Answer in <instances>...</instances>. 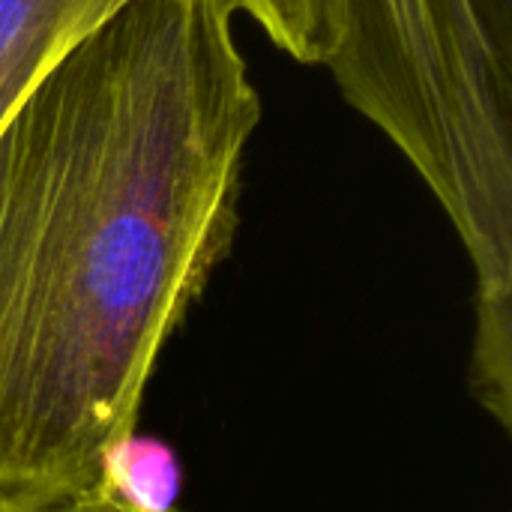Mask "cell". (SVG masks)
Returning <instances> with one entry per match:
<instances>
[{
    "label": "cell",
    "instance_id": "1",
    "mask_svg": "<svg viewBox=\"0 0 512 512\" xmlns=\"http://www.w3.org/2000/svg\"><path fill=\"white\" fill-rule=\"evenodd\" d=\"M231 0H132L0 126V507L93 492L231 255L261 93Z\"/></svg>",
    "mask_w": 512,
    "mask_h": 512
},
{
    "label": "cell",
    "instance_id": "2",
    "mask_svg": "<svg viewBox=\"0 0 512 512\" xmlns=\"http://www.w3.org/2000/svg\"><path fill=\"white\" fill-rule=\"evenodd\" d=\"M342 99L435 195L474 270L468 387L512 384V60L471 0H321Z\"/></svg>",
    "mask_w": 512,
    "mask_h": 512
},
{
    "label": "cell",
    "instance_id": "3",
    "mask_svg": "<svg viewBox=\"0 0 512 512\" xmlns=\"http://www.w3.org/2000/svg\"><path fill=\"white\" fill-rule=\"evenodd\" d=\"M132 0H0V126L96 27Z\"/></svg>",
    "mask_w": 512,
    "mask_h": 512
},
{
    "label": "cell",
    "instance_id": "4",
    "mask_svg": "<svg viewBox=\"0 0 512 512\" xmlns=\"http://www.w3.org/2000/svg\"><path fill=\"white\" fill-rule=\"evenodd\" d=\"M93 492L129 512H180V456L168 441L135 426L102 453Z\"/></svg>",
    "mask_w": 512,
    "mask_h": 512
},
{
    "label": "cell",
    "instance_id": "5",
    "mask_svg": "<svg viewBox=\"0 0 512 512\" xmlns=\"http://www.w3.org/2000/svg\"><path fill=\"white\" fill-rule=\"evenodd\" d=\"M237 15H249L258 30L291 60L321 66L327 54L321 0H231Z\"/></svg>",
    "mask_w": 512,
    "mask_h": 512
},
{
    "label": "cell",
    "instance_id": "6",
    "mask_svg": "<svg viewBox=\"0 0 512 512\" xmlns=\"http://www.w3.org/2000/svg\"><path fill=\"white\" fill-rule=\"evenodd\" d=\"M492 45L512 60V0H471Z\"/></svg>",
    "mask_w": 512,
    "mask_h": 512
},
{
    "label": "cell",
    "instance_id": "7",
    "mask_svg": "<svg viewBox=\"0 0 512 512\" xmlns=\"http://www.w3.org/2000/svg\"><path fill=\"white\" fill-rule=\"evenodd\" d=\"M0 512H129L111 501H105L102 495L96 492H87V495H78V498H69V501H60V504H51V507H39V510H12V507H0Z\"/></svg>",
    "mask_w": 512,
    "mask_h": 512
}]
</instances>
